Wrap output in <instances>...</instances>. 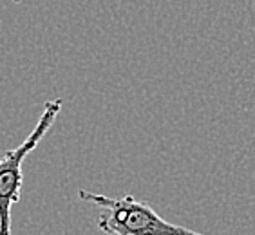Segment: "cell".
<instances>
[{
	"instance_id": "cell-1",
	"label": "cell",
	"mask_w": 255,
	"mask_h": 235,
	"mask_svg": "<svg viewBox=\"0 0 255 235\" xmlns=\"http://www.w3.org/2000/svg\"><path fill=\"white\" fill-rule=\"evenodd\" d=\"M80 201L102 208L98 228L107 235H205L163 219L152 206L134 196L109 197L80 190Z\"/></svg>"
},
{
	"instance_id": "cell-2",
	"label": "cell",
	"mask_w": 255,
	"mask_h": 235,
	"mask_svg": "<svg viewBox=\"0 0 255 235\" xmlns=\"http://www.w3.org/2000/svg\"><path fill=\"white\" fill-rule=\"evenodd\" d=\"M62 105L64 102L60 98L45 102L44 111L29 136L18 147L11 148L0 157V235H13L11 234V212H13V206L18 203L20 192H22L25 157L38 147V143L51 130L58 114L62 113Z\"/></svg>"
},
{
	"instance_id": "cell-3",
	"label": "cell",
	"mask_w": 255,
	"mask_h": 235,
	"mask_svg": "<svg viewBox=\"0 0 255 235\" xmlns=\"http://www.w3.org/2000/svg\"><path fill=\"white\" fill-rule=\"evenodd\" d=\"M13 2H15V4H20V2H22V0H13Z\"/></svg>"
}]
</instances>
